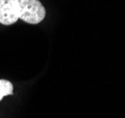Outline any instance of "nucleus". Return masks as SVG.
<instances>
[{"label": "nucleus", "instance_id": "obj_1", "mask_svg": "<svg viewBox=\"0 0 125 118\" xmlns=\"http://www.w3.org/2000/svg\"><path fill=\"white\" fill-rule=\"evenodd\" d=\"M18 18L30 25H37L45 17V9L39 0H16Z\"/></svg>", "mask_w": 125, "mask_h": 118}, {"label": "nucleus", "instance_id": "obj_2", "mask_svg": "<svg viewBox=\"0 0 125 118\" xmlns=\"http://www.w3.org/2000/svg\"><path fill=\"white\" fill-rule=\"evenodd\" d=\"M18 19L16 0H0V24L10 25Z\"/></svg>", "mask_w": 125, "mask_h": 118}, {"label": "nucleus", "instance_id": "obj_3", "mask_svg": "<svg viewBox=\"0 0 125 118\" xmlns=\"http://www.w3.org/2000/svg\"><path fill=\"white\" fill-rule=\"evenodd\" d=\"M13 85L10 81L7 80H0V100L4 97L12 95Z\"/></svg>", "mask_w": 125, "mask_h": 118}]
</instances>
